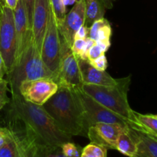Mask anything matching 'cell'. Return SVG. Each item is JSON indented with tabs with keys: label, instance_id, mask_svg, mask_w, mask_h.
<instances>
[{
	"label": "cell",
	"instance_id": "obj_1",
	"mask_svg": "<svg viewBox=\"0 0 157 157\" xmlns=\"http://www.w3.org/2000/svg\"><path fill=\"white\" fill-rule=\"evenodd\" d=\"M11 108L12 115L25 124V134L36 144L61 147L71 141L72 136L60 129L42 106L25 101L20 94H12Z\"/></svg>",
	"mask_w": 157,
	"mask_h": 157
},
{
	"label": "cell",
	"instance_id": "obj_2",
	"mask_svg": "<svg viewBox=\"0 0 157 157\" xmlns=\"http://www.w3.org/2000/svg\"><path fill=\"white\" fill-rule=\"evenodd\" d=\"M42 107L67 135L87 137V130L75 90L60 86L56 93Z\"/></svg>",
	"mask_w": 157,
	"mask_h": 157
},
{
	"label": "cell",
	"instance_id": "obj_3",
	"mask_svg": "<svg viewBox=\"0 0 157 157\" xmlns=\"http://www.w3.org/2000/svg\"><path fill=\"white\" fill-rule=\"evenodd\" d=\"M7 77L12 94H19L18 87L25 81L46 78L55 81V75L43 61L41 53L34 41L33 35L30 37L25 48L16 59L12 68L7 74Z\"/></svg>",
	"mask_w": 157,
	"mask_h": 157
},
{
	"label": "cell",
	"instance_id": "obj_4",
	"mask_svg": "<svg viewBox=\"0 0 157 157\" xmlns=\"http://www.w3.org/2000/svg\"><path fill=\"white\" fill-rule=\"evenodd\" d=\"M130 84V78L128 77L121 78V82L117 85L104 86L84 84L81 86V89L101 105L130 122L133 110L130 107L127 98Z\"/></svg>",
	"mask_w": 157,
	"mask_h": 157
},
{
	"label": "cell",
	"instance_id": "obj_5",
	"mask_svg": "<svg viewBox=\"0 0 157 157\" xmlns=\"http://www.w3.org/2000/svg\"><path fill=\"white\" fill-rule=\"evenodd\" d=\"M74 90L81 106L84 126L87 130H88L89 127L98 123L117 124L128 127L130 124L128 120L101 105L94 98L84 93L81 87Z\"/></svg>",
	"mask_w": 157,
	"mask_h": 157
},
{
	"label": "cell",
	"instance_id": "obj_6",
	"mask_svg": "<svg viewBox=\"0 0 157 157\" xmlns=\"http://www.w3.org/2000/svg\"><path fill=\"white\" fill-rule=\"evenodd\" d=\"M17 41L14 12L4 6L0 12V55L4 61L7 75L16 60Z\"/></svg>",
	"mask_w": 157,
	"mask_h": 157
},
{
	"label": "cell",
	"instance_id": "obj_7",
	"mask_svg": "<svg viewBox=\"0 0 157 157\" xmlns=\"http://www.w3.org/2000/svg\"><path fill=\"white\" fill-rule=\"evenodd\" d=\"M61 37L55 14L52 9L41 44V56L46 67L55 75V80L61 61Z\"/></svg>",
	"mask_w": 157,
	"mask_h": 157
},
{
	"label": "cell",
	"instance_id": "obj_8",
	"mask_svg": "<svg viewBox=\"0 0 157 157\" xmlns=\"http://www.w3.org/2000/svg\"><path fill=\"white\" fill-rule=\"evenodd\" d=\"M61 54V61L55 82L58 87H66L71 90L81 88L83 82L78 58L72 53L71 48L63 41L62 38Z\"/></svg>",
	"mask_w": 157,
	"mask_h": 157
},
{
	"label": "cell",
	"instance_id": "obj_9",
	"mask_svg": "<svg viewBox=\"0 0 157 157\" xmlns=\"http://www.w3.org/2000/svg\"><path fill=\"white\" fill-rule=\"evenodd\" d=\"M58 85L51 79H37L25 81L18 87V94L25 101L42 106L57 92Z\"/></svg>",
	"mask_w": 157,
	"mask_h": 157
},
{
	"label": "cell",
	"instance_id": "obj_10",
	"mask_svg": "<svg viewBox=\"0 0 157 157\" xmlns=\"http://www.w3.org/2000/svg\"><path fill=\"white\" fill-rule=\"evenodd\" d=\"M85 22V2L79 0L75 2L70 12L66 14L64 19L58 25L63 41L71 47L75 35L80 27Z\"/></svg>",
	"mask_w": 157,
	"mask_h": 157
},
{
	"label": "cell",
	"instance_id": "obj_11",
	"mask_svg": "<svg viewBox=\"0 0 157 157\" xmlns=\"http://www.w3.org/2000/svg\"><path fill=\"white\" fill-rule=\"evenodd\" d=\"M127 127L117 124L98 123L89 127L87 137L91 143L106 147L107 150H116L118 136Z\"/></svg>",
	"mask_w": 157,
	"mask_h": 157
},
{
	"label": "cell",
	"instance_id": "obj_12",
	"mask_svg": "<svg viewBox=\"0 0 157 157\" xmlns=\"http://www.w3.org/2000/svg\"><path fill=\"white\" fill-rule=\"evenodd\" d=\"M52 6L50 0H35L32 16V31L34 41L41 53V44L50 17Z\"/></svg>",
	"mask_w": 157,
	"mask_h": 157
},
{
	"label": "cell",
	"instance_id": "obj_13",
	"mask_svg": "<svg viewBox=\"0 0 157 157\" xmlns=\"http://www.w3.org/2000/svg\"><path fill=\"white\" fill-rule=\"evenodd\" d=\"M13 12L17 41V59L25 48L26 44L32 35V31L29 26L25 9L21 0H19Z\"/></svg>",
	"mask_w": 157,
	"mask_h": 157
},
{
	"label": "cell",
	"instance_id": "obj_14",
	"mask_svg": "<svg viewBox=\"0 0 157 157\" xmlns=\"http://www.w3.org/2000/svg\"><path fill=\"white\" fill-rule=\"evenodd\" d=\"M81 79L83 84H94V85L115 86L119 84L121 78L115 79L110 76L106 71H99L94 67L87 60L78 58Z\"/></svg>",
	"mask_w": 157,
	"mask_h": 157
},
{
	"label": "cell",
	"instance_id": "obj_15",
	"mask_svg": "<svg viewBox=\"0 0 157 157\" xmlns=\"http://www.w3.org/2000/svg\"><path fill=\"white\" fill-rule=\"evenodd\" d=\"M128 130L137 146L133 157H157V139L132 127H128Z\"/></svg>",
	"mask_w": 157,
	"mask_h": 157
},
{
	"label": "cell",
	"instance_id": "obj_16",
	"mask_svg": "<svg viewBox=\"0 0 157 157\" xmlns=\"http://www.w3.org/2000/svg\"><path fill=\"white\" fill-rule=\"evenodd\" d=\"M157 139V117L156 115L142 114L133 110V117L128 125Z\"/></svg>",
	"mask_w": 157,
	"mask_h": 157
},
{
	"label": "cell",
	"instance_id": "obj_17",
	"mask_svg": "<svg viewBox=\"0 0 157 157\" xmlns=\"http://www.w3.org/2000/svg\"><path fill=\"white\" fill-rule=\"evenodd\" d=\"M23 135L28 143L32 157H67L63 154L61 147H48L36 144L25 133Z\"/></svg>",
	"mask_w": 157,
	"mask_h": 157
},
{
	"label": "cell",
	"instance_id": "obj_18",
	"mask_svg": "<svg viewBox=\"0 0 157 157\" xmlns=\"http://www.w3.org/2000/svg\"><path fill=\"white\" fill-rule=\"evenodd\" d=\"M111 35V26L110 22L104 18L97 20L89 27L88 37L96 42L110 41Z\"/></svg>",
	"mask_w": 157,
	"mask_h": 157
},
{
	"label": "cell",
	"instance_id": "obj_19",
	"mask_svg": "<svg viewBox=\"0 0 157 157\" xmlns=\"http://www.w3.org/2000/svg\"><path fill=\"white\" fill-rule=\"evenodd\" d=\"M85 2V22L90 26L95 21L104 18L107 7L104 0H84Z\"/></svg>",
	"mask_w": 157,
	"mask_h": 157
},
{
	"label": "cell",
	"instance_id": "obj_20",
	"mask_svg": "<svg viewBox=\"0 0 157 157\" xmlns=\"http://www.w3.org/2000/svg\"><path fill=\"white\" fill-rule=\"evenodd\" d=\"M116 150L128 157H133L137 152L136 142L130 134L128 127L118 136L117 140Z\"/></svg>",
	"mask_w": 157,
	"mask_h": 157
},
{
	"label": "cell",
	"instance_id": "obj_21",
	"mask_svg": "<svg viewBox=\"0 0 157 157\" xmlns=\"http://www.w3.org/2000/svg\"><path fill=\"white\" fill-rule=\"evenodd\" d=\"M18 152V134L12 130V135L0 147V157H16Z\"/></svg>",
	"mask_w": 157,
	"mask_h": 157
},
{
	"label": "cell",
	"instance_id": "obj_22",
	"mask_svg": "<svg viewBox=\"0 0 157 157\" xmlns=\"http://www.w3.org/2000/svg\"><path fill=\"white\" fill-rule=\"evenodd\" d=\"M107 149L101 145L91 143L82 148L81 157H107Z\"/></svg>",
	"mask_w": 157,
	"mask_h": 157
},
{
	"label": "cell",
	"instance_id": "obj_23",
	"mask_svg": "<svg viewBox=\"0 0 157 157\" xmlns=\"http://www.w3.org/2000/svg\"><path fill=\"white\" fill-rule=\"evenodd\" d=\"M61 149L63 154L67 157H81L82 148L72 141L64 143L61 146Z\"/></svg>",
	"mask_w": 157,
	"mask_h": 157
},
{
	"label": "cell",
	"instance_id": "obj_24",
	"mask_svg": "<svg viewBox=\"0 0 157 157\" xmlns=\"http://www.w3.org/2000/svg\"><path fill=\"white\" fill-rule=\"evenodd\" d=\"M50 4L52 9L55 14V19L57 24H59L67 13H66V7L62 4L61 0H50Z\"/></svg>",
	"mask_w": 157,
	"mask_h": 157
},
{
	"label": "cell",
	"instance_id": "obj_25",
	"mask_svg": "<svg viewBox=\"0 0 157 157\" xmlns=\"http://www.w3.org/2000/svg\"><path fill=\"white\" fill-rule=\"evenodd\" d=\"M35 0H21L25 9L29 26L31 29L32 25V16H33L34 7H35Z\"/></svg>",
	"mask_w": 157,
	"mask_h": 157
},
{
	"label": "cell",
	"instance_id": "obj_26",
	"mask_svg": "<svg viewBox=\"0 0 157 157\" xmlns=\"http://www.w3.org/2000/svg\"><path fill=\"white\" fill-rule=\"evenodd\" d=\"M88 62L95 67L96 69L99 71H106L108 66V63H107V59L106 58L105 55H101L99 58H96L94 60H91V61H88Z\"/></svg>",
	"mask_w": 157,
	"mask_h": 157
},
{
	"label": "cell",
	"instance_id": "obj_27",
	"mask_svg": "<svg viewBox=\"0 0 157 157\" xmlns=\"http://www.w3.org/2000/svg\"><path fill=\"white\" fill-rule=\"evenodd\" d=\"M85 39L86 38H78V39H75L71 47V50L72 53L78 58H79L80 55H81V52H82L83 48H84V44H85Z\"/></svg>",
	"mask_w": 157,
	"mask_h": 157
},
{
	"label": "cell",
	"instance_id": "obj_28",
	"mask_svg": "<svg viewBox=\"0 0 157 157\" xmlns=\"http://www.w3.org/2000/svg\"><path fill=\"white\" fill-rule=\"evenodd\" d=\"M104 52L101 50V48L99 47L97 43H95L93 46L90 48L87 53V61H91L94 60L96 58H99L101 55H104Z\"/></svg>",
	"mask_w": 157,
	"mask_h": 157
},
{
	"label": "cell",
	"instance_id": "obj_29",
	"mask_svg": "<svg viewBox=\"0 0 157 157\" xmlns=\"http://www.w3.org/2000/svg\"><path fill=\"white\" fill-rule=\"evenodd\" d=\"M95 43H96V41H95L94 40L90 38V37H87L85 39V44H84V48H83L82 52H81V55H80L79 58H78L82 60H87V53H88V51L90 50V48H91Z\"/></svg>",
	"mask_w": 157,
	"mask_h": 157
},
{
	"label": "cell",
	"instance_id": "obj_30",
	"mask_svg": "<svg viewBox=\"0 0 157 157\" xmlns=\"http://www.w3.org/2000/svg\"><path fill=\"white\" fill-rule=\"evenodd\" d=\"M12 130L10 129L0 127V147L2 146L6 142L8 139L11 136Z\"/></svg>",
	"mask_w": 157,
	"mask_h": 157
},
{
	"label": "cell",
	"instance_id": "obj_31",
	"mask_svg": "<svg viewBox=\"0 0 157 157\" xmlns=\"http://www.w3.org/2000/svg\"><path fill=\"white\" fill-rule=\"evenodd\" d=\"M89 35V27L88 26L83 25L80 29L77 31L75 35V39L78 38H86Z\"/></svg>",
	"mask_w": 157,
	"mask_h": 157
},
{
	"label": "cell",
	"instance_id": "obj_32",
	"mask_svg": "<svg viewBox=\"0 0 157 157\" xmlns=\"http://www.w3.org/2000/svg\"><path fill=\"white\" fill-rule=\"evenodd\" d=\"M8 81L7 80H0V95L7 94L8 90Z\"/></svg>",
	"mask_w": 157,
	"mask_h": 157
},
{
	"label": "cell",
	"instance_id": "obj_33",
	"mask_svg": "<svg viewBox=\"0 0 157 157\" xmlns=\"http://www.w3.org/2000/svg\"><path fill=\"white\" fill-rule=\"evenodd\" d=\"M10 102V99L8 98L7 94H4L0 95V110L8 104Z\"/></svg>",
	"mask_w": 157,
	"mask_h": 157
},
{
	"label": "cell",
	"instance_id": "obj_34",
	"mask_svg": "<svg viewBox=\"0 0 157 157\" xmlns=\"http://www.w3.org/2000/svg\"><path fill=\"white\" fill-rule=\"evenodd\" d=\"M6 73H7L6 67L5 66L2 58L1 55H0V80L3 79V77H4L5 75H6Z\"/></svg>",
	"mask_w": 157,
	"mask_h": 157
},
{
	"label": "cell",
	"instance_id": "obj_35",
	"mask_svg": "<svg viewBox=\"0 0 157 157\" xmlns=\"http://www.w3.org/2000/svg\"><path fill=\"white\" fill-rule=\"evenodd\" d=\"M4 1L5 6L10 8L12 10H14L15 9V7H16L18 2H19V0H4Z\"/></svg>",
	"mask_w": 157,
	"mask_h": 157
},
{
	"label": "cell",
	"instance_id": "obj_36",
	"mask_svg": "<svg viewBox=\"0 0 157 157\" xmlns=\"http://www.w3.org/2000/svg\"><path fill=\"white\" fill-rule=\"evenodd\" d=\"M62 2V4L64 5L65 7L68 6H72V5H75V2H77V0H61Z\"/></svg>",
	"mask_w": 157,
	"mask_h": 157
},
{
	"label": "cell",
	"instance_id": "obj_37",
	"mask_svg": "<svg viewBox=\"0 0 157 157\" xmlns=\"http://www.w3.org/2000/svg\"><path fill=\"white\" fill-rule=\"evenodd\" d=\"M115 0H104L107 9H111L113 7V2Z\"/></svg>",
	"mask_w": 157,
	"mask_h": 157
},
{
	"label": "cell",
	"instance_id": "obj_38",
	"mask_svg": "<svg viewBox=\"0 0 157 157\" xmlns=\"http://www.w3.org/2000/svg\"><path fill=\"white\" fill-rule=\"evenodd\" d=\"M5 6V1L4 0H0V9H2V8Z\"/></svg>",
	"mask_w": 157,
	"mask_h": 157
},
{
	"label": "cell",
	"instance_id": "obj_39",
	"mask_svg": "<svg viewBox=\"0 0 157 157\" xmlns=\"http://www.w3.org/2000/svg\"><path fill=\"white\" fill-rule=\"evenodd\" d=\"M0 12H1V9H0Z\"/></svg>",
	"mask_w": 157,
	"mask_h": 157
},
{
	"label": "cell",
	"instance_id": "obj_40",
	"mask_svg": "<svg viewBox=\"0 0 157 157\" xmlns=\"http://www.w3.org/2000/svg\"><path fill=\"white\" fill-rule=\"evenodd\" d=\"M156 117H157V114H156Z\"/></svg>",
	"mask_w": 157,
	"mask_h": 157
},
{
	"label": "cell",
	"instance_id": "obj_41",
	"mask_svg": "<svg viewBox=\"0 0 157 157\" xmlns=\"http://www.w3.org/2000/svg\"><path fill=\"white\" fill-rule=\"evenodd\" d=\"M29 153H30V152H29ZM30 157H32V156H31V155H30Z\"/></svg>",
	"mask_w": 157,
	"mask_h": 157
},
{
	"label": "cell",
	"instance_id": "obj_42",
	"mask_svg": "<svg viewBox=\"0 0 157 157\" xmlns=\"http://www.w3.org/2000/svg\"><path fill=\"white\" fill-rule=\"evenodd\" d=\"M77 1H79V0H77Z\"/></svg>",
	"mask_w": 157,
	"mask_h": 157
}]
</instances>
